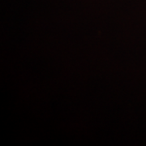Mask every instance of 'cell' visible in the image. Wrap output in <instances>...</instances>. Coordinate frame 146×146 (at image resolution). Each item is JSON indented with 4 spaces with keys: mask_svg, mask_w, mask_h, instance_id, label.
I'll return each instance as SVG.
<instances>
[]
</instances>
